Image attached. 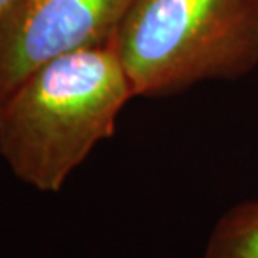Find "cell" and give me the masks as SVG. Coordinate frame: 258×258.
<instances>
[{
  "label": "cell",
  "instance_id": "obj_1",
  "mask_svg": "<svg viewBox=\"0 0 258 258\" xmlns=\"http://www.w3.org/2000/svg\"><path fill=\"white\" fill-rule=\"evenodd\" d=\"M134 89L115 37L58 57L0 102V155L38 191H58L102 140Z\"/></svg>",
  "mask_w": 258,
  "mask_h": 258
},
{
  "label": "cell",
  "instance_id": "obj_2",
  "mask_svg": "<svg viewBox=\"0 0 258 258\" xmlns=\"http://www.w3.org/2000/svg\"><path fill=\"white\" fill-rule=\"evenodd\" d=\"M115 43L135 97L235 80L258 67V0H132Z\"/></svg>",
  "mask_w": 258,
  "mask_h": 258
},
{
  "label": "cell",
  "instance_id": "obj_5",
  "mask_svg": "<svg viewBox=\"0 0 258 258\" xmlns=\"http://www.w3.org/2000/svg\"><path fill=\"white\" fill-rule=\"evenodd\" d=\"M10 2V0H0V12H2V10L7 7V4Z\"/></svg>",
  "mask_w": 258,
  "mask_h": 258
},
{
  "label": "cell",
  "instance_id": "obj_3",
  "mask_svg": "<svg viewBox=\"0 0 258 258\" xmlns=\"http://www.w3.org/2000/svg\"><path fill=\"white\" fill-rule=\"evenodd\" d=\"M132 0H10L0 12V102L69 53L110 42Z\"/></svg>",
  "mask_w": 258,
  "mask_h": 258
},
{
  "label": "cell",
  "instance_id": "obj_4",
  "mask_svg": "<svg viewBox=\"0 0 258 258\" xmlns=\"http://www.w3.org/2000/svg\"><path fill=\"white\" fill-rule=\"evenodd\" d=\"M202 258H258V199L240 202L218 218Z\"/></svg>",
  "mask_w": 258,
  "mask_h": 258
}]
</instances>
